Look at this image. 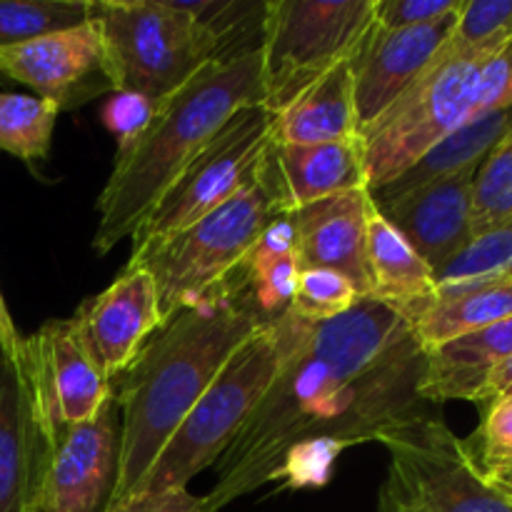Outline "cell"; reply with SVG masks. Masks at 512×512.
<instances>
[{
    "instance_id": "6da1fadb",
    "label": "cell",
    "mask_w": 512,
    "mask_h": 512,
    "mask_svg": "<svg viewBox=\"0 0 512 512\" xmlns=\"http://www.w3.org/2000/svg\"><path fill=\"white\" fill-rule=\"evenodd\" d=\"M425 353L410 325L375 298L313 325L223 458L205 512L265 488H323L340 455L425 413Z\"/></svg>"
},
{
    "instance_id": "7a4b0ae2",
    "label": "cell",
    "mask_w": 512,
    "mask_h": 512,
    "mask_svg": "<svg viewBox=\"0 0 512 512\" xmlns=\"http://www.w3.org/2000/svg\"><path fill=\"white\" fill-rule=\"evenodd\" d=\"M263 323L268 320L255 308L238 265L223 283L170 315L150 335L128 370L113 380L120 458L108 508L138 490L190 408Z\"/></svg>"
},
{
    "instance_id": "3957f363",
    "label": "cell",
    "mask_w": 512,
    "mask_h": 512,
    "mask_svg": "<svg viewBox=\"0 0 512 512\" xmlns=\"http://www.w3.org/2000/svg\"><path fill=\"white\" fill-rule=\"evenodd\" d=\"M253 105H263L260 50L225 63H208L183 88L160 100L148 128L115 153L108 183L95 203V253H110L130 238L180 170L235 113Z\"/></svg>"
},
{
    "instance_id": "277c9868",
    "label": "cell",
    "mask_w": 512,
    "mask_h": 512,
    "mask_svg": "<svg viewBox=\"0 0 512 512\" xmlns=\"http://www.w3.org/2000/svg\"><path fill=\"white\" fill-rule=\"evenodd\" d=\"M310 328L313 325L290 310L260 325L230 355L208 390L190 408L133 495L188 488L195 475L213 468L245 428Z\"/></svg>"
},
{
    "instance_id": "5b68a950",
    "label": "cell",
    "mask_w": 512,
    "mask_h": 512,
    "mask_svg": "<svg viewBox=\"0 0 512 512\" xmlns=\"http://www.w3.org/2000/svg\"><path fill=\"white\" fill-rule=\"evenodd\" d=\"M493 53L440 48L428 68L360 130L370 193L398 180L430 148L475 115L480 73Z\"/></svg>"
},
{
    "instance_id": "8992f818",
    "label": "cell",
    "mask_w": 512,
    "mask_h": 512,
    "mask_svg": "<svg viewBox=\"0 0 512 512\" xmlns=\"http://www.w3.org/2000/svg\"><path fill=\"white\" fill-rule=\"evenodd\" d=\"M113 93L165 100L193 80L213 48L175 0H90Z\"/></svg>"
},
{
    "instance_id": "52a82bcc",
    "label": "cell",
    "mask_w": 512,
    "mask_h": 512,
    "mask_svg": "<svg viewBox=\"0 0 512 512\" xmlns=\"http://www.w3.org/2000/svg\"><path fill=\"white\" fill-rule=\"evenodd\" d=\"M375 25V0H268L260 75L275 115L305 88L355 58Z\"/></svg>"
},
{
    "instance_id": "ba28073f",
    "label": "cell",
    "mask_w": 512,
    "mask_h": 512,
    "mask_svg": "<svg viewBox=\"0 0 512 512\" xmlns=\"http://www.w3.org/2000/svg\"><path fill=\"white\" fill-rule=\"evenodd\" d=\"M275 218L278 210L253 178L235 198L198 223L153 248L130 253L125 268L148 270L158 288L165 323L180 308L223 283Z\"/></svg>"
},
{
    "instance_id": "9c48e42d",
    "label": "cell",
    "mask_w": 512,
    "mask_h": 512,
    "mask_svg": "<svg viewBox=\"0 0 512 512\" xmlns=\"http://www.w3.org/2000/svg\"><path fill=\"white\" fill-rule=\"evenodd\" d=\"M270 140V115L253 105L228 120L223 130L180 170L175 183L135 230L133 250L140 253L218 210L253 183Z\"/></svg>"
},
{
    "instance_id": "30bf717a",
    "label": "cell",
    "mask_w": 512,
    "mask_h": 512,
    "mask_svg": "<svg viewBox=\"0 0 512 512\" xmlns=\"http://www.w3.org/2000/svg\"><path fill=\"white\" fill-rule=\"evenodd\" d=\"M375 443L390 455L388 478L420 512H512L478 455L440 418L420 415L393 425Z\"/></svg>"
},
{
    "instance_id": "8fae6325",
    "label": "cell",
    "mask_w": 512,
    "mask_h": 512,
    "mask_svg": "<svg viewBox=\"0 0 512 512\" xmlns=\"http://www.w3.org/2000/svg\"><path fill=\"white\" fill-rule=\"evenodd\" d=\"M20 365L45 440L65 425L88 423L113 400V380L100 365L78 313L50 320L23 338Z\"/></svg>"
},
{
    "instance_id": "7c38bea8",
    "label": "cell",
    "mask_w": 512,
    "mask_h": 512,
    "mask_svg": "<svg viewBox=\"0 0 512 512\" xmlns=\"http://www.w3.org/2000/svg\"><path fill=\"white\" fill-rule=\"evenodd\" d=\"M120 410L115 398L80 425L45 440L43 470L30 512H103L118 480Z\"/></svg>"
},
{
    "instance_id": "4fadbf2b",
    "label": "cell",
    "mask_w": 512,
    "mask_h": 512,
    "mask_svg": "<svg viewBox=\"0 0 512 512\" xmlns=\"http://www.w3.org/2000/svg\"><path fill=\"white\" fill-rule=\"evenodd\" d=\"M0 75L28 85L55 108H78L98 95H113L103 40L93 20L0 48Z\"/></svg>"
},
{
    "instance_id": "5bb4252c",
    "label": "cell",
    "mask_w": 512,
    "mask_h": 512,
    "mask_svg": "<svg viewBox=\"0 0 512 512\" xmlns=\"http://www.w3.org/2000/svg\"><path fill=\"white\" fill-rule=\"evenodd\" d=\"M458 13L415 28L385 30L373 25L355 58L350 60L360 130L383 115L390 103L428 68L430 60L453 33Z\"/></svg>"
},
{
    "instance_id": "9a60e30c",
    "label": "cell",
    "mask_w": 512,
    "mask_h": 512,
    "mask_svg": "<svg viewBox=\"0 0 512 512\" xmlns=\"http://www.w3.org/2000/svg\"><path fill=\"white\" fill-rule=\"evenodd\" d=\"M478 168L393 198H373L380 215L413 245L433 273L443 270L473 240V180Z\"/></svg>"
},
{
    "instance_id": "2e32d148",
    "label": "cell",
    "mask_w": 512,
    "mask_h": 512,
    "mask_svg": "<svg viewBox=\"0 0 512 512\" xmlns=\"http://www.w3.org/2000/svg\"><path fill=\"white\" fill-rule=\"evenodd\" d=\"M255 180L278 215H290L330 195L368 188L363 145L360 138L320 145H283L268 140Z\"/></svg>"
},
{
    "instance_id": "e0dca14e",
    "label": "cell",
    "mask_w": 512,
    "mask_h": 512,
    "mask_svg": "<svg viewBox=\"0 0 512 512\" xmlns=\"http://www.w3.org/2000/svg\"><path fill=\"white\" fill-rule=\"evenodd\" d=\"M373 210L370 188L330 195L288 215L300 263L305 268L335 270L345 275L360 295H370L368 220Z\"/></svg>"
},
{
    "instance_id": "ac0fdd59",
    "label": "cell",
    "mask_w": 512,
    "mask_h": 512,
    "mask_svg": "<svg viewBox=\"0 0 512 512\" xmlns=\"http://www.w3.org/2000/svg\"><path fill=\"white\" fill-rule=\"evenodd\" d=\"M78 318L100 365L115 380L163 325L155 280L148 270L125 268L103 293L80 305Z\"/></svg>"
},
{
    "instance_id": "d6986e66",
    "label": "cell",
    "mask_w": 512,
    "mask_h": 512,
    "mask_svg": "<svg viewBox=\"0 0 512 512\" xmlns=\"http://www.w3.org/2000/svg\"><path fill=\"white\" fill-rule=\"evenodd\" d=\"M45 438L35 418L18 353L0 350V512H30L38 493Z\"/></svg>"
},
{
    "instance_id": "ffe728a7",
    "label": "cell",
    "mask_w": 512,
    "mask_h": 512,
    "mask_svg": "<svg viewBox=\"0 0 512 512\" xmlns=\"http://www.w3.org/2000/svg\"><path fill=\"white\" fill-rule=\"evenodd\" d=\"M512 358V318L448 340L425 353L420 398L425 403H480L488 375Z\"/></svg>"
},
{
    "instance_id": "44dd1931",
    "label": "cell",
    "mask_w": 512,
    "mask_h": 512,
    "mask_svg": "<svg viewBox=\"0 0 512 512\" xmlns=\"http://www.w3.org/2000/svg\"><path fill=\"white\" fill-rule=\"evenodd\" d=\"M360 138L353 68L338 65L305 88L293 103L270 115V140L283 145L343 143Z\"/></svg>"
},
{
    "instance_id": "7402d4cb",
    "label": "cell",
    "mask_w": 512,
    "mask_h": 512,
    "mask_svg": "<svg viewBox=\"0 0 512 512\" xmlns=\"http://www.w3.org/2000/svg\"><path fill=\"white\" fill-rule=\"evenodd\" d=\"M368 275L370 298L393 308L405 323L438 295L433 268L380 215L375 203L368 220Z\"/></svg>"
},
{
    "instance_id": "603a6c76",
    "label": "cell",
    "mask_w": 512,
    "mask_h": 512,
    "mask_svg": "<svg viewBox=\"0 0 512 512\" xmlns=\"http://www.w3.org/2000/svg\"><path fill=\"white\" fill-rule=\"evenodd\" d=\"M505 318H512V275L465 288L438 290L433 303L413 315L408 325L423 353H430L448 340L483 330Z\"/></svg>"
},
{
    "instance_id": "cb8c5ba5",
    "label": "cell",
    "mask_w": 512,
    "mask_h": 512,
    "mask_svg": "<svg viewBox=\"0 0 512 512\" xmlns=\"http://www.w3.org/2000/svg\"><path fill=\"white\" fill-rule=\"evenodd\" d=\"M512 130V105L510 108L493 110V113L478 115L455 128L448 138L440 140L435 148H430L418 163L405 170L398 180H393L385 188L375 190V200L393 198V195L408 193V190L420 188V185L435 183V180L450 178L463 170L478 168L490 150L500 143Z\"/></svg>"
},
{
    "instance_id": "d4e9b609",
    "label": "cell",
    "mask_w": 512,
    "mask_h": 512,
    "mask_svg": "<svg viewBox=\"0 0 512 512\" xmlns=\"http://www.w3.org/2000/svg\"><path fill=\"white\" fill-rule=\"evenodd\" d=\"M240 270H243L250 298L265 320H275L288 310L295 283L303 270L288 215H278L265 228L258 243L240 263Z\"/></svg>"
},
{
    "instance_id": "484cf974",
    "label": "cell",
    "mask_w": 512,
    "mask_h": 512,
    "mask_svg": "<svg viewBox=\"0 0 512 512\" xmlns=\"http://www.w3.org/2000/svg\"><path fill=\"white\" fill-rule=\"evenodd\" d=\"M180 10L198 25L213 48V63L240 58L260 50L263 43L265 5L255 0H195L178 3Z\"/></svg>"
},
{
    "instance_id": "4316f807",
    "label": "cell",
    "mask_w": 512,
    "mask_h": 512,
    "mask_svg": "<svg viewBox=\"0 0 512 512\" xmlns=\"http://www.w3.org/2000/svg\"><path fill=\"white\" fill-rule=\"evenodd\" d=\"M60 110L38 95L0 93V150L35 163L45 160Z\"/></svg>"
},
{
    "instance_id": "83f0119b",
    "label": "cell",
    "mask_w": 512,
    "mask_h": 512,
    "mask_svg": "<svg viewBox=\"0 0 512 512\" xmlns=\"http://www.w3.org/2000/svg\"><path fill=\"white\" fill-rule=\"evenodd\" d=\"M512 275V220L475 235L443 270L435 273L438 290L465 288Z\"/></svg>"
},
{
    "instance_id": "f1b7e54d",
    "label": "cell",
    "mask_w": 512,
    "mask_h": 512,
    "mask_svg": "<svg viewBox=\"0 0 512 512\" xmlns=\"http://www.w3.org/2000/svg\"><path fill=\"white\" fill-rule=\"evenodd\" d=\"M90 15V0H0V48L73 28Z\"/></svg>"
},
{
    "instance_id": "f546056e",
    "label": "cell",
    "mask_w": 512,
    "mask_h": 512,
    "mask_svg": "<svg viewBox=\"0 0 512 512\" xmlns=\"http://www.w3.org/2000/svg\"><path fill=\"white\" fill-rule=\"evenodd\" d=\"M512 220V130L480 163L473 180V238Z\"/></svg>"
},
{
    "instance_id": "4dcf8cb0",
    "label": "cell",
    "mask_w": 512,
    "mask_h": 512,
    "mask_svg": "<svg viewBox=\"0 0 512 512\" xmlns=\"http://www.w3.org/2000/svg\"><path fill=\"white\" fill-rule=\"evenodd\" d=\"M360 298L365 295H360V290L345 275L335 270L305 268L300 270L288 310L305 323L320 325L353 310Z\"/></svg>"
},
{
    "instance_id": "1f68e13d",
    "label": "cell",
    "mask_w": 512,
    "mask_h": 512,
    "mask_svg": "<svg viewBox=\"0 0 512 512\" xmlns=\"http://www.w3.org/2000/svg\"><path fill=\"white\" fill-rule=\"evenodd\" d=\"M512 45V0H463L455 28L445 40L450 50L503 53Z\"/></svg>"
},
{
    "instance_id": "d6a6232c",
    "label": "cell",
    "mask_w": 512,
    "mask_h": 512,
    "mask_svg": "<svg viewBox=\"0 0 512 512\" xmlns=\"http://www.w3.org/2000/svg\"><path fill=\"white\" fill-rule=\"evenodd\" d=\"M160 100L133 93H113L103 108V123L118 138V150L133 143L150 125Z\"/></svg>"
},
{
    "instance_id": "836d02e7",
    "label": "cell",
    "mask_w": 512,
    "mask_h": 512,
    "mask_svg": "<svg viewBox=\"0 0 512 512\" xmlns=\"http://www.w3.org/2000/svg\"><path fill=\"white\" fill-rule=\"evenodd\" d=\"M463 0H375V25L385 30L415 28L458 13Z\"/></svg>"
},
{
    "instance_id": "e575fe53",
    "label": "cell",
    "mask_w": 512,
    "mask_h": 512,
    "mask_svg": "<svg viewBox=\"0 0 512 512\" xmlns=\"http://www.w3.org/2000/svg\"><path fill=\"white\" fill-rule=\"evenodd\" d=\"M475 440L480 450L478 460L483 465L512 460V395L488 403Z\"/></svg>"
},
{
    "instance_id": "d590c367",
    "label": "cell",
    "mask_w": 512,
    "mask_h": 512,
    "mask_svg": "<svg viewBox=\"0 0 512 512\" xmlns=\"http://www.w3.org/2000/svg\"><path fill=\"white\" fill-rule=\"evenodd\" d=\"M512 105V45L503 53L493 55L485 63L478 83V98H475V115L493 113V110L510 108Z\"/></svg>"
},
{
    "instance_id": "8d00e7d4",
    "label": "cell",
    "mask_w": 512,
    "mask_h": 512,
    "mask_svg": "<svg viewBox=\"0 0 512 512\" xmlns=\"http://www.w3.org/2000/svg\"><path fill=\"white\" fill-rule=\"evenodd\" d=\"M105 512H205V495L190 493L188 488L153 490L133 495Z\"/></svg>"
},
{
    "instance_id": "74e56055",
    "label": "cell",
    "mask_w": 512,
    "mask_h": 512,
    "mask_svg": "<svg viewBox=\"0 0 512 512\" xmlns=\"http://www.w3.org/2000/svg\"><path fill=\"white\" fill-rule=\"evenodd\" d=\"M512 395V358L500 363L493 373L488 375V383L483 388V398L480 403H493V400Z\"/></svg>"
},
{
    "instance_id": "f35d334b",
    "label": "cell",
    "mask_w": 512,
    "mask_h": 512,
    "mask_svg": "<svg viewBox=\"0 0 512 512\" xmlns=\"http://www.w3.org/2000/svg\"><path fill=\"white\" fill-rule=\"evenodd\" d=\"M378 512H420L403 495V490L393 483V480H385L383 488H380L378 495Z\"/></svg>"
},
{
    "instance_id": "ab89813d",
    "label": "cell",
    "mask_w": 512,
    "mask_h": 512,
    "mask_svg": "<svg viewBox=\"0 0 512 512\" xmlns=\"http://www.w3.org/2000/svg\"><path fill=\"white\" fill-rule=\"evenodd\" d=\"M20 343H23V338H20L18 330H15L8 305H5L3 293H0V350L15 355L20 350Z\"/></svg>"
},
{
    "instance_id": "60d3db41",
    "label": "cell",
    "mask_w": 512,
    "mask_h": 512,
    "mask_svg": "<svg viewBox=\"0 0 512 512\" xmlns=\"http://www.w3.org/2000/svg\"><path fill=\"white\" fill-rule=\"evenodd\" d=\"M485 468V478L488 483L503 495L508 503H512V460L508 463H495V465H483Z\"/></svg>"
}]
</instances>
